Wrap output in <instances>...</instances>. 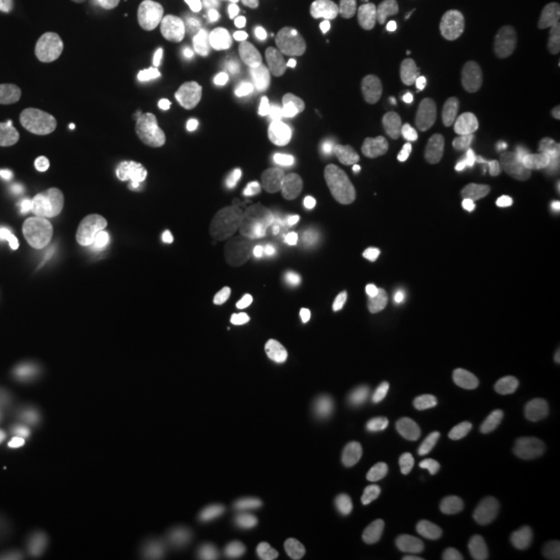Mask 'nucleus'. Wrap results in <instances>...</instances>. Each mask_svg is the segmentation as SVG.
I'll return each instance as SVG.
<instances>
[{
	"label": "nucleus",
	"instance_id": "obj_10",
	"mask_svg": "<svg viewBox=\"0 0 560 560\" xmlns=\"http://www.w3.org/2000/svg\"><path fill=\"white\" fill-rule=\"evenodd\" d=\"M295 511H300V499H295V494H287V499H279V515H287V520H291Z\"/></svg>",
	"mask_w": 560,
	"mask_h": 560
},
{
	"label": "nucleus",
	"instance_id": "obj_9",
	"mask_svg": "<svg viewBox=\"0 0 560 560\" xmlns=\"http://www.w3.org/2000/svg\"><path fill=\"white\" fill-rule=\"evenodd\" d=\"M287 4H295L303 13H328V9H337L340 0H287Z\"/></svg>",
	"mask_w": 560,
	"mask_h": 560
},
{
	"label": "nucleus",
	"instance_id": "obj_2",
	"mask_svg": "<svg viewBox=\"0 0 560 560\" xmlns=\"http://www.w3.org/2000/svg\"><path fill=\"white\" fill-rule=\"evenodd\" d=\"M254 203V171L221 129H183L162 145L141 179V224L166 249H208Z\"/></svg>",
	"mask_w": 560,
	"mask_h": 560
},
{
	"label": "nucleus",
	"instance_id": "obj_6",
	"mask_svg": "<svg viewBox=\"0 0 560 560\" xmlns=\"http://www.w3.org/2000/svg\"><path fill=\"white\" fill-rule=\"evenodd\" d=\"M55 30V0H0V46L38 50Z\"/></svg>",
	"mask_w": 560,
	"mask_h": 560
},
{
	"label": "nucleus",
	"instance_id": "obj_3",
	"mask_svg": "<svg viewBox=\"0 0 560 560\" xmlns=\"http://www.w3.org/2000/svg\"><path fill=\"white\" fill-rule=\"evenodd\" d=\"M80 349L59 337H0V416L34 420L67 411L83 390Z\"/></svg>",
	"mask_w": 560,
	"mask_h": 560
},
{
	"label": "nucleus",
	"instance_id": "obj_4",
	"mask_svg": "<svg viewBox=\"0 0 560 560\" xmlns=\"http://www.w3.org/2000/svg\"><path fill=\"white\" fill-rule=\"evenodd\" d=\"M80 540L46 481L25 490H0V560H75Z\"/></svg>",
	"mask_w": 560,
	"mask_h": 560
},
{
	"label": "nucleus",
	"instance_id": "obj_5",
	"mask_svg": "<svg viewBox=\"0 0 560 560\" xmlns=\"http://www.w3.org/2000/svg\"><path fill=\"white\" fill-rule=\"evenodd\" d=\"M481 0H386L390 18L420 38H453L478 18Z\"/></svg>",
	"mask_w": 560,
	"mask_h": 560
},
{
	"label": "nucleus",
	"instance_id": "obj_7",
	"mask_svg": "<svg viewBox=\"0 0 560 560\" xmlns=\"http://www.w3.org/2000/svg\"><path fill=\"white\" fill-rule=\"evenodd\" d=\"M540 523H544V536H548V544L557 548V557H560V460L548 469V481H544Z\"/></svg>",
	"mask_w": 560,
	"mask_h": 560
},
{
	"label": "nucleus",
	"instance_id": "obj_11",
	"mask_svg": "<svg viewBox=\"0 0 560 560\" xmlns=\"http://www.w3.org/2000/svg\"><path fill=\"white\" fill-rule=\"evenodd\" d=\"M548 312H552V320L560 324V287L552 291V300H548Z\"/></svg>",
	"mask_w": 560,
	"mask_h": 560
},
{
	"label": "nucleus",
	"instance_id": "obj_1",
	"mask_svg": "<svg viewBox=\"0 0 560 560\" xmlns=\"http://www.w3.org/2000/svg\"><path fill=\"white\" fill-rule=\"evenodd\" d=\"M80 490L108 523L141 540H191L224 515L221 469L145 432H108L83 448Z\"/></svg>",
	"mask_w": 560,
	"mask_h": 560
},
{
	"label": "nucleus",
	"instance_id": "obj_8",
	"mask_svg": "<svg viewBox=\"0 0 560 560\" xmlns=\"http://www.w3.org/2000/svg\"><path fill=\"white\" fill-rule=\"evenodd\" d=\"M548 75H552V92H557L560 101V21L557 30H552V46H548Z\"/></svg>",
	"mask_w": 560,
	"mask_h": 560
}]
</instances>
